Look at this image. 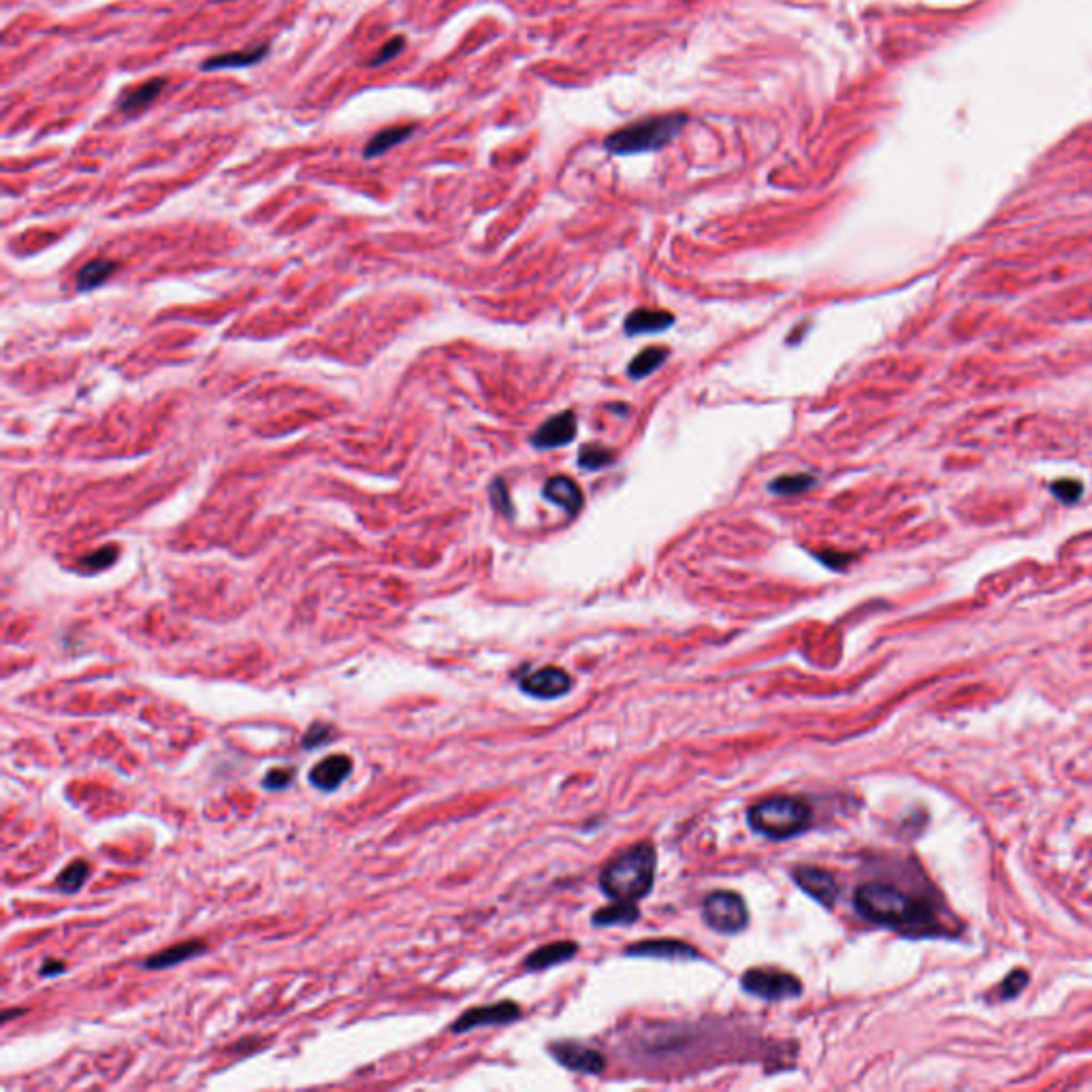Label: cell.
I'll return each instance as SVG.
<instances>
[{"instance_id":"obj_11","label":"cell","mask_w":1092,"mask_h":1092,"mask_svg":"<svg viewBox=\"0 0 1092 1092\" xmlns=\"http://www.w3.org/2000/svg\"><path fill=\"white\" fill-rule=\"evenodd\" d=\"M165 88H167L165 77H152L148 79V82H141V83H135V86L124 88L116 101V107L120 109L124 116H137V113L152 107L154 101L165 92Z\"/></svg>"},{"instance_id":"obj_14","label":"cell","mask_w":1092,"mask_h":1092,"mask_svg":"<svg viewBox=\"0 0 1092 1092\" xmlns=\"http://www.w3.org/2000/svg\"><path fill=\"white\" fill-rule=\"evenodd\" d=\"M351 772H352V760L348 758V755H329V758L320 760V762L312 768V772H309V781H312L314 788L333 791L338 790L339 785L348 779V777H351Z\"/></svg>"},{"instance_id":"obj_27","label":"cell","mask_w":1092,"mask_h":1092,"mask_svg":"<svg viewBox=\"0 0 1092 1092\" xmlns=\"http://www.w3.org/2000/svg\"><path fill=\"white\" fill-rule=\"evenodd\" d=\"M1052 495L1058 497L1063 503H1073L1082 497L1084 493V485L1080 480H1073V479H1060L1056 483H1052L1050 486Z\"/></svg>"},{"instance_id":"obj_22","label":"cell","mask_w":1092,"mask_h":1092,"mask_svg":"<svg viewBox=\"0 0 1092 1092\" xmlns=\"http://www.w3.org/2000/svg\"><path fill=\"white\" fill-rule=\"evenodd\" d=\"M668 357H670V351H668V348H647V351H643L640 355L634 357V361H631L630 367H627V374L636 380L647 378V375H651L653 371L660 369V367L666 363Z\"/></svg>"},{"instance_id":"obj_8","label":"cell","mask_w":1092,"mask_h":1092,"mask_svg":"<svg viewBox=\"0 0 1092 1092\" xmlns=\"http://www.w3.org/2000/svg\"><path fill=\"white\" fill-rule=\"evenodd\" d=\"M791 877H794L796 883H798L800 890L807 892L811 899H815L817 903L824 905V907H833V905L837 903L839 883L837 879H834V875L828 873L826 869L800 864L791 870Z\"/></svg>"},{"instance_id":"obj_12","label":"cell","mask_w":1092,"mask_h":1092,"mask_svg":"<svg viewBox=\"0 0 1092 1092\" xmlns=\"http://www.w3.org/2000/svg\"><path fill=\"white\" fill-rule=\"evenodd\" d=\"M627 956L634 958H670V961H698L702 954L693 945L676 939H651L643 943H634L625 949Z\"/></svg>"},{"instance_id":"obj_3","label":"cell","mask_w":1092,"mask_h":1092,"mask_svg":"<svg viewBox=\"0 0 1092 1092\" xmlns=\"http://www.w3.org/2000/svg\"><path fill=\"white\" fill-rule=\"evenodd\" d=\"M747 820L751 828L764 837L791 839L808 830L813 813L811 807L798 796L779 794L755 802L747 813Z\"/></svg>"},{"instance_id":"obj_25","label":"cell","mask_w":1092,"mask_h":1092,"mask_svg":"<svg viewBox=\"0 0 1092 1092\" xmlns=\"http://www.w3.org/2000/svg\"><path fill=\"white\" fill-rule=\"evenodd\" d=\"M614 461V454L604 446H585L578 454V466L585 470H602Z\"/></svg>"},{"instance_id":"obj_19","label":"cell","mask_w":1092,"mask_h":1092,"mask_svg":"<svg viewBox=\"0 0 1092 1092\" xmlns=\"http://www.w3.org/2000/svg\"><path fill=\"white\" fill-rule=\"evenodd\" d=\"M417 128H418L417 124H401V126L382 128V131H378L369 141H367V145L363 148V156L365 158L382 156V154H387L391 148L408 141L410 137L414 135Z\"/></svg>"},{"instance_id":"obj_31","label":"cell","mask_w":1092,"mask_h":1092,"mask_svg":"<svg viewBox=\"0 0 1092 1092\" xmlns=\"http://www.w3.org/2000/svg\"><path fill=\"white\" fill-rule=\"evenodd\" d=\"M329 734H331V728H329V726H325V723H314V726L308 729V734H305V738H303V747H318V745H322V742L329 741V738H331Z\"/></svg>"},{"instance_id":"obj_29","label":"cell","mask_w":1092,"mask_h":1092,"mask_svg":"<svg viewBox=\"0 0 1092 1092\" xmlns=\"http://www.w3.org/2000/svg\"><path fill=\"white\" fill-rule=\"evenodd\" d=\"M1028 984V973L1027 971H1014L1005 981L1001 984V998L1003 1001H1010V998H1016L1020 992L1024 990V985Z\"/></svg>"},{"instance_id":"obj_9","label":"cell","mask_w":1092,"mask_h":1092,"mask_svg":"<svg viewBox=\"0 0 1092 1092\" xmlns=\"http://www.w3.org/2000/svg\"><path fill=\"white\" fill-rule=\"evenodd\" d=\"M521 1018V1010L516 1003L512 1001H499L493 1003V1005H485V1007H474V1010L466 1011L461 1018H457L453 1022V1031L454 1033H467V1031H474L479 1027H493V1024H510L515 1020Z\"/></svg>"},{"instance_id":"obj_34","label":"cell","mask_w":1092,"mask_h":1092,"mask_svg":"<svg viewBox=\"0 0 1092 1092\" xmlns=\"http://www.w3.org/2000/svg\"><path fill=\"white\" fill-rule=\"evenodd\" d=\"M62 971H64V967H62L60 962H54V961H52V962H46V965H43L41 975H43V977H47V975H58V973H62Z\"/></svg>"},{"instance_id":"obj_17","label":"cell","mask_w":1092,"mask_h":1092,"mask_svg":"<svg viewBox=\"0 0 1092 1092\" xmlns=\"http://www.w3.org/2000/svg\"><path fill=\"white\" fill-rule=\"evenodd\" d=\"M545 497L551 499L559 508H564L568 515H577L583 506V493L574 480L568 476H552L545 485Z\"/></svg>"},{"instance_id":"obj_32","label":"cell","mask_w":1092,"mask_h":1092,"mask_svg":"<svg viewBox=\"0 0 1092 1092\" xmlns=\"http://www.w3.org/2000/svg\"><path fill=\"white\" fill-rule=\"evenodd\" d=\"M817 559L824 561V564L828 565V568L841 570L843 565L850 564L853 557L851 555H843V552H821V555H817Z\"/></svg>"},{"instance_id":"obj_7","label":"cell","mask_w":1092,"mask_h":1092,"mask_svg":"<svg viewBox=\"0 0 1092 1092\" xmlns=\"http://www.w3.org/2000/svg\"><path fill=\"white\" fill-rule=\"evenodd\" d=\"M548 1050L555 1056L557 1063L564 1065L565 1069L585 1073V1076H598L604 1071V1065H607V1060L598 1050L577 1041H557Z\"/></svg>"},{"instance_id":"obj_20","label":"cell","mask_w":1092,"mask_h":1092,"mask_svg":"<svg viewBox=\"0 0 1092 1092\" xmlns=\"http://www.w3.org/2000/svg\"><path fill=\"white\" fill-rule=\"evenodd\" d=\"M203 949H205V943H203V941H184V943H178L174 945V948H167L162 949V952L149 956L143 967H148V969H156V971L169 969V967H175L180 965V962L198 956Z\"/></svg>"},{"instance_id":"obj_26","label":"cell","mask_w":1092,"mask_h":1092,"mask_svg":"<svg viewBox=\"0 0 1092 1092\" xmlns=\"http://www.w3.org/2000/svg\"><path fill=\"white\" fill-rule=\"evenodd\" d=\"M86 877H88V864L83 860H77L62 870L58 877V888L62 892H77L79 888H82V883L86 882Z\"/></svg>"},{"instance_id":"obj_16","label":"cell","mask_w":1092,"mask_h":1092,"mask_svg":"<svg viewBox=\"0 0 1092 1092\" xmlns=\"http://www.w3.org/2000/svg\"><path fill=\"white\" fill-rule=\"evenodd\" d=\"M577 952H578V945L574 943V941H557V943L542 945V948L534 949V952L529 954L528 961H525V969L529 971L551 969V967L561 965V962L572 961Z\"/></svg>"},{"instance_id":"obj_1","label":"cell","mask_w":1092,"mask_h":1092,"mask_svg":"<svg viewBox=\"0 0 1092 1092\" xmlns=\"http://www.w3.org/2000/svg\"><path fill=\"white\" fill-rule=\"evenodd\" d=\"M853 907L862 918L899 930L928 932L936 926L932 903L888 882L862 883L853 894Z\"/></svg>"},{"instance_id":"obj_15","label":"cell","mask_w":1092,"mask_h":1092,"mask_svg":"<svg viewBox=\"0 0 1092 1092\" xmlns=\"http://www.w3.org/2000/svg\"><path fill=\"white\" fill-rule=\"evenodd\" d=\"M269 47H271L269 43H259V46H252V47H247V50L229 52V54L211 56V58H207V60L201 62V69L203 70L246 69V66H252V64H256V62L267 58Z\"/></svg>"},{"instance_id":"obj_5","label":"cell","mask_w":1092,"mask_h":1092,"mask_svg":"<svg viewBox=\"0 0 1092 1092\" xmlns=\"http://www.w3.org/2000/svg\"><path fill=\"white\" fill-rule=\"evenodd\" d=\"M741 985L751 997L771 1003L798 998L802 994V981L798 977L788 971L772 969V967H753L742 975Z\"/></svg>"},{"instance_id":"obj_28","label":"cell","mask_w":1092,"mask_h":1092,"mask_svg":"<svg viewBox=\"0 0 1092 1092\" xmlns=\"http://www.w3.org/2000/svg\"><path fill=\"white\" fill-rule=\"evenodd\" d=\"M404 47H406V39L401 37V34H400V37L388 39V41L384 43V46L380 47L378 52H375L374 58L367 60V66H382V64H387V62H391L393 58H395V56H400V52L404 50Z\"/></svg>"},{"instance_id":"obj_35","label":"cell","mask_w":1092,"mask_h":1092,"mask_svg":"<svg viewBox=\"0 0 1092 1092\" xmlns=\"http://www.w3.org/2000/svg\"><path fill=\"white\" fill-rule=\"evenodd\" d=\"M214 3H229V0H214Z\"/></svg>"},{"instance_id":"obj_13","label":"cell","mask_w":1092,"mask_h":1092,"mask_svg":"<svg viewBox=\"0 0 1092 1092\" xmlns=\"http://www.w3.org/2000/svg\"><path fill=\"white\" fill-rule=\"evenodd\" d=\"M577 436V417L574 412H561L557 417H551L548 421L534 433L532 444L536 448H559V446L570 444Z\"/></svg>"},{"instance_id":"obj_18","label":"cell","mask_w":1092,"mask_h":1092,"mask_svg":"<svg viewBox=\"0 0 1092 1092\" xmlns=\"http://www.w3.org/2000/svg\"><path fill=\"white\" fill-rule=\"evenodd\" d=\"M674 325V316L670 312L662 309H636L627 316L625 333L627 335H643V333H662L668 326Z\"/></svg>"},{"instance_id":"obj_4","label":"cell","mask_w":1092,"mask_h":1092,"mask_svg":"<svg viewBox=\"0 0 1092 1092\" xmlns=\"http://www.w3.org/2000/svg\"><path fill=\"white\" fill-rule=\"evenodd\" d=\"M685 124H687V116L683 113L647 118L613 132L607 139V148L613 154H640L662 149L679 135Z\"/></svg>"},{"instance_id":"obj_2","label":"cell","mask_w":1092,"mask_h":1092,"mask_svg":"<svg viewBox=\"0 0 1092 1092\" xmlns=\"http://www.w3.org/2000/svg\"><path fill=\"white\" fill-rule=\"evenodd\" d=\"M657 853L649 841L636 843L604 866L600 888L613 900L636 903L651 892L656 882Z\"/></svg>"},{"instance_id":"obj_24","label":"cell","mask_w":1092,"mask_h":1092,"mask_svg":"<svg viewBox=\"0 0 1092 1092\" xmlns=\"http://www.w3.org/2000/svg\"><path fill=\"white\" fill-rule=\"evenodd\" d=\"M813 485H815V479H813V476L790 474V476H781V479L772 480L771 491L779 495H796V493H804V491L811 489Z\"/></svg>"},{"instance_id":"obj_23","label":"cell","mask_w":1092,"mask_h":1092,"mask_svg":"<svg viewBox=\"0 0 1092 1092\" xmlns=\"http://www.w3.org/2000/svg\"><path fill=\"white\" fill-rule=\"evenodd\" d=\"M118 269L116 263L112 260H92L88 263L86 267H82V271L77 273V286L82 290H90L96 289V286L103 284L109 276Z\"/></svg>"},{"instance_id":"obj_6","label":"cell","mask_w":1092,"mask_h":1092,"mask_svg":"<svg viewBox=\"0 0 1092 1092\" xmlns=\"http://www.w3.org/2000/svg\"><path fill=\"white\" fill-rule=\"evenodd\" d=\"M702 918L719 935H738L749 922L745 900L736 892H711L702 903Z\"/></svg>"},{"instance_id":"obj_10","label":"cell","mask_w":1092,"mask_h":1092,"mask_svg":"<svg viewBox=\"0 0 1092 1092\" xmlns=\"http://www.w3.org/2000/svg\"><path fill=\"white\" fill-rule=\"evenodd\" d=\"M519 685L528 696L538 698V700H555V698L565 696L572 689V679L561 668L548 666L532 672V674H525Z\"/></svg>"},{"instance_id":"obj_21","label":"cell","mask_w":1092,"mask_h":1092,"mask_svg":"<svg viewBox=\"0 0 1092 1092\" xmlns=\"http://www.w3.org/2000/svg\"><path fill=\"white\" fill-rule=\"evenodd\" d=\"M638 918H640V911L634 903H627V900H614V905H608V907L595 911L591 922H594V926H623V924L627 926V924H634Z\"/></svg>"},{"instance_id":"obj_33","label":"cell","mask_w":1092,"mask_h":1092,"mask_svg":"<svg viewBox=\"0 0 1092 1092\" xmlns=\"http://www.w3.org/2000/svg\"><path fill=\"white\" fill-rule=\"evenodd\" d=\"M101 555H103V551H96L95 555L88 557V565H90V568H105V565L113 564V559H116V551L109 552L107 557H101Z\"/></svg>"},{"instance_id":"obj_30","label":"cell","mask_w":1092,"mask_h":1092,"mask_svg":"<svg viewBox=\"0 0 1092 1092\" xmlns=\"http://www.w3.org/2000/svg\"><path fill=\"white\" fill-rule=\"evenodd\" d=\"M293 777H295L293 768H273V771L267 772L263 785L267 790H282L293 781Z\"/></svg>"}]
</instances>
